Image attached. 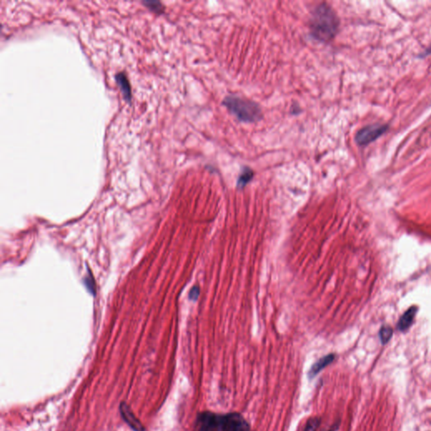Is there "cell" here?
<instances>
[{
  "label": "cell",
  "mask_w": 431,
  "mask_h": 431,
  "mask_svg": "<svg viewBox=\"0 0 431 431\" xmlns=\"http://www.w3.org/2000/svg\"><path fill=\"white\" fill-rule=\"evenodd\" d=\"M194 431H251V427L239 413L218 414L203 411L196 416Z\"/></svg>",
  "instance_id": "6da1fadb"
},
{
  "label": "cell",
  "mask_w": 431,
  "mask_h": 431,
  "mask_svg": "<svg viewBox=\"0 0 431 431\" xmlns=\"http://www.w3.org/2000/svg\"><path fill=\"white\" fill-rule=\"evenodd\" d=\"M309 29L316 40L322 42L332 41L339 29V18L332 6L327 3L316 6L311 14Z\"/></svg>",
  "instance_id": "7a4b0ae2"
},
{
  "label": "cell",
  "mask_w": 431,
  "mask_h": 431,
  "mask_svg": "<svg viewBox=\"0 0 431 431\" xmlns=\"http://www.w3.org/2000/svg\"><path fill=\"white\" fill-rule=\"evenodd\" d=\"M222 104L242 123H258L263 118L262 109L250 99L231 94L225 97Z\"/></svg>",
  "instance_id": "3957f363"
},
{
  "label": "cell",
  "mask_w": 431,
  "mask_h": 431,
  "mask_svg": "<svg viewBox=\"0 0 431 431\" xmlns=\"http://www.w3.org/2000/svg\"><path fill=\"white\" fill-rule=\"evenodd\" d=\"M387 124H370L362 127L357 131L356 135V142L358 145L367 146L376 141L377 138L384 134L388 130Z\"/></svg>",
  "instance_id": "277c9868"
},
{
  "label": "cell",
  "mask_w": 431,
  "mask_h": 431,
  "mask_svg": "<svg viewBox=\"0 0 431 431\" xmlns=\"http://www.w3.org/2000/svg\"><path fill=\"white\" fill-rule=\"evenodd\" d=\"M120 413L122 414L124 421L128 425L129 427L132 431H145L143 424L140 422V420H138L137 417L135 416V414H133V412L131 410V408L125 402H121V404H120Z\"/></svg>",
  "instance_id": "5b68a950"
},
{
  "label": "cell",
  "mask_w": 431,
  "mask_h": 431,
  "mask_svg": "<svg viewBox=\"0 0 431 431\" xmlns=\"http://www.w3.org/2000/svg\"><path fill=\"white\" fill-rule=\"evenodd\" d=\"M335 358H336V356L335 354H329V355L323 356L322 358L316 361L309 370L308 374L309 378H313L314 376H317L318 373L322 371L324 368H326L328 366L334 362Z\"/></svg>",
  "instance_id": "8992f818"
},
{
  "label": "cell",
  "mask_w": 431,
  "mask_h": 431,
  "mask_svg": "<svg viewBox=\"0 0 431 431\" xmlns=\"http://www.w3.org/2000/svg\"><path fill=\"white\" fill-rule=\"evenodd\" d=\"M115 78H116L117 85L119 86L120 90H121L123 98L126 102H131V87L127 77L124 73H118Z\"/></svg>",
  "instance_id": "52a82bcc"
},
{
  "label": "cell",
  "mask_w": 431,
  "mask_h": 431,
  "mask_svg": "<svg viewBox=\"0 0 431 431\" xmlns=\"http://www.w3.org/2000/svg\"><path fill=\"white\" fill-rule=\"evenodd\" d=\"M417 311H418V308L416 306H413L411 307L410 308H408L402 314V317L399 319V323L397 324V328L399 331H405L410 328L411 325L414 323Z\"/></svg>",
  "instance_id": "ba28073f"
},
{
  "label": "cell",
  "mask_w": 431,
  "mask_h": 431,
  "mask_svg": "<svg viewBox=\"0 0 431 431\" xmlns=\"http://www.w3.org/2000/svg\"><path fill=\"white\" fill-rule=\"evenodd\" d=\"M339 425H333L330 427L324 428L323 420L318 417H312L307 421L306 426L303 431H336L338 430Z\"/></svg>",
  "instance_id": "9c48e42d"
},
{
  "label": "cell",
  "mask_w": 431,
  "mask_h": 431,
  "mask_svg": "<svg viewBox=\"0 0 431 431\" xmlns=\"http://www.w3.org/2000/svg\"><path fill=\"white\" fill-rule=\"evenodd\" d=\"M254 172L252 169L249 167H245L242 169V171L239 175V179L237 181V187L238 189H243L244 187L246 186L253 178Z\"/></svg>",
  "instance_id": "30bf717a"
},
{
  "label": "cell",
  "mask_w": 431,
  "mask_h": 431,
  "mask_svg": "<svg viewBox=\"0 0 431 431\" xmlns=\"http://www.w3.org/2000/svg\"><path fill=\"white\" fill-rule=\"evenodd\" d=\"M143 3L147 8H149V9H151L152 11L155 12L158 15H160L164 11V6L159 1L147 0V1H143Z\"/></svg>",
  "instance_id": "8fae6325"
},
{
  "label": "cell",
  "mask_w": 431,
  "mask_h": 431,
  "mask_svg": "<svg viewBox=\"0 0 431 431\" xmlns=\"http://www.w3.org/2000/svg\"><path fill=\"white\" fill-rule=\"evenodd\" d=\"M393 334H394V330L391 327L387 326V325L382 326V329H380V333H379L382 344H387L392 338Z\"/></svg>",
  "instance_id": "7c38bea8"
},
{
  "label": "cell",
  "mask_w": 431,
  "mask_h": 431,
  "mask_svg": "<svg viewBox=\"0 0 431 431\" xmlns=\"http://www.w3.org/2000/svg\"><path fill=\"white\" fill-rule=\"evenodd\" d=\"M200 296V288L199 286H195L189 291V298L190 300L196 301Z\"/></svg>",
  "instance_id": "4fadbf2b"
}]
</instances>
